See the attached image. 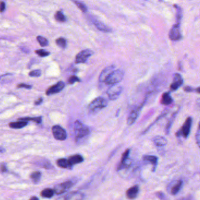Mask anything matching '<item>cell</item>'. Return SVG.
<instances>
[{
  "label": "cell",
  "instance_id": "cell-1",
  "mask_svg": "<svg viewBox=\"0 0 200 200\" xmlns=\"http://www.w3.org/2000/svg\"><path fill=\"white\" fill-rule=\"evenodd\" d=\"M74 133L76 140H80L89 135V128L79 120H76L74 123Z\"/></svg>",
  "mask_w": 200,
  "mask_h": 200
},
{
  "label": "cell",
  "instance_id": "cell-2",
  "mask_svg": "<svg viewBox=\"0 0 200 200\" xmlns=\"http://www.w3.org/2000/svg\"><path fill=\"white\" fill-rule=\"evenodd\" d=\"M124 77V72L123 71L117 69L113 71L107 78L105 83L108 85H114L120 82Z\"/></svg>",
  "mask_w": 200,
  "mask_h": 200
},
{
  "label": "cell",
  "instance_id": "cell-3",
  "mask_svg": "<svg viewBox=\"0 0 200 200\" xmlns=\"http://www.w3.org/2000/svg\"><path fill=\"white\" fill-rule=\"evenodd\" d=\"M192 118L188 117L185 121L181 128L176 133L177 137H183L184 139H187L190 133L191 127L192 125Z\"/></svg>",
  "mask_w": 200,
  "mask_h": 200
},
{
  "label": "cell",
  "instance_id": "cell-4",
  "mask_svg": "<svg viewBox=\"0 0 200 200\" xmlns=\"http://www.w3.org/2000/svg\"><path fill=\"white\" fill-rule=\"evenodd\" d=\"M107 105V101L103 98L99 97L95 99L89 105V109L91 111L102 109Z\"/></svg>",
  "mask_w": 200,
  "mask_h": 200
},
{
  "label": "cell",
  "instance_id": "cell-5",
  "mask_svg": "<svg viewBox=\"0 0 200 200\" xmlns=\"http://www.w3.org/2000/svg\"><path fill=\"white\" fill-rule=\"evenodd\" d=\"M123 91V88L120 86H117L116 85H111L108 90L107 91V95L111 100H115L119 98Z\"/></svg>",
  "mask_w": 200,
  "mask_h": 200
},
{
  "label": "cell",
  "instance_id": "cell-6",
  "mask_svg": "<svg viewBox=\"0 0 200 200\" xmlns=\"http://www.w3.org/2000/svg\"><path fill=\"white\" fill-rule=\"evenodd\" d=\"M52 131L53 137L58 140H65L67 138V134L66 131L60 126L55 125L52 127Z\"/></svg>",
  "mask_w": 200,
  "mask_h": 200
},
{
  "label": "cell",
  "instance_id": "cell-7",
  "mask_svg": "<svg viewBox=\"0 0 200 200\" xmlns=\"http://www.w3.org/2000/svg\"><path fill=\"white\" fill-rule=\"evenodd\" d=\"M74 182L71 180H69L63 183L59 184L54 187V192L58 195L63 194L64 192L69 190L74 185Z\"/></svg>",
  "mask_w": 200,
  "mask_h": 200
},
{
  "label": "cell",
  "instance_id": "cell-8",
  "mask_svg": "<svg viewBox=\"0 0 200 200\" xmlns=\"http://www.w3.org/2000/svg\"><path fill=\"white\" fill-rule=\"evenodd\" d=\"M146 100H146L144 101V102H143L140 106L137 107L136 108H135L134 110H133L131 111V112L130 113L128 118H127V123L128 125H132L133 123H134L136 120H137V119L138 118L139 116V114H140V112L142 109V107H143L144 105H145V103Z\"/></svg>",
  "mask_w": 200,
  "mask_h": 200
},
{
  "label": "cell",
  "instance_id": "cell-9",
  "mask_svg": "<svg viewBox=\"0 0 200 200\" xmlns=\"http://www.w3.org/2000/svg\"><path fill=\"white\" fill-rule=\"evenodd\" d=\"M93 51L90 49H85L79 52L76 56L75 63H85L88 59L93 54Z\"/></svg>",
  "mask_w": 200,
  "mask_h": 200
},
{
  "label": "cell",
  "instance_id": "cell-10",
  "mask_svg": "<svg viewBox=\"0 0 200 200\" xmlns=\"http://www.w3.org/2000/svg\"><path fill=\"white\" fill-rule=\"evenodd\" d=\"M130 152V150L127 149L123 153V154L121 156V161H120V163L119 164L118 167H117L118 170H123L125 168H127V167H130V166L131 165V162H130V160L128 159Z\"/></svg>",
  "mask_w": 200,
  "mask_h": 200
},
{
  "label": "cell",
  "instance_id": "cell-11",
  "mask_svg": "<svg viewBox=\"0 0 200 200\" xmlns=\"http://www.w3.org/2000/svg\"><path fill=\"white\" fill-rule=\"evenodd\" d=\"M169 37L172 41L179 40L181 37L180 29V23H176L171 29L169 32Z\"/></svg>",
  "mask_w": 200,
  "mask_h": 200
},
{
  "label": "cell",
  "instance_id": "cell-12",
  "mask_svg": "<svg viewBox=\"0 0 200 200\" xmlns=\"http://www.w3.org/2000/svg\"><path fill=\"white\" fill-rule=\"evenodd\" d=\"M65 83L63 82L60 81L58 82L56 84L50 87L46 92V95L48 96H50L57 93L60 92L63 89L65 88Z\"/></svg>",
  "mask_w": 200,
  "mask_h": 200
},
{
  "label": "cell",
  "instance_id": "cell-13",
  "mask_svg": "<svg viewBox=\"0 0 200 200\" xmlns=\"http://www.w3.org/2000/svg\"><path fill=\"white\" fill-rule=\"evenodd\" d=\"M183 84V79L181 75L179 74H175L174 76L173 81L170 85V89L172 92L177 91Z\"/></svg>",
  "mask_w": 200,
  "mask_h": 200
},
{
  "label": "cell",
  "instance_id": "cell-14",
  "mask_svg": "<svg viewBox=\"0 0 200 200\" xmlns=\"http://www.w3.org/2000/svg\"><path fill=\"white\" fill-rule=\"evenodd\" d=\"M114 66H110L106 68L103 71L101 72L100 76H99V82H105L107 78L109 76V75L114 71Z\"/></svg>",
  "mask_w": 200,
  "mask_h": 200
},
{
  "label": "cell",
  "instance_id": "cell-15",
  "mask_svg": "<svg viewBox=\"0 0 200 200\" xmlns=\"http://www.w3.org/2000/svg\"><path fill=\"white\" fill-rule=\"evenodd\" d=\"M139 192V186L135 185L127 189V191H126V196L129 199H135L138 196Z\"/></svg>",
  "mask_w": 200,
  "mask_h": 200
},
{
  "label": "cell",
  "instance_id": "cell-16",
  "mask_svg": "<svg viewBox=\"0 0 200 200\" xmlns=\"http://www.w3.org/2000/svg\"><path fill=\"white\" fill-rule=\"evenodd\" d=\"M143 160L150 163L153 166V171L156 170V168L158 164V157L154 156H150V155H145L143 157Z\"/></svg>",
  "mask_w": 200,
  "mask_h": 200
},
{
  "label": "cell",
  "instance_id": "cell-17",
  "mask_svg": "<svg viewBox=\"0 0 200 200\" xmlns=\"http://www.w3.org/2000/svg\"><path fill=\"white\" fill-rule=\"evenodd\" d=\"M84 194L79 191L71 192L65 196V199H82L84 198Z\"/></svg>",
  "mask_w": 200,
  "mask_h": 200
},
{
  "label": "cell",
  "instance_id": "cell-18",
  "mask_svg": "<svg viewBox=\"0 0 200 200\" xmlns=\"http://www.w3.org/2000/svg\"><path fill=\"white\" fill-rule=\"evenodd\" d=\"M173 102V99L170 95V92H165L162 95L161 103L165 106H168L171 104Z\"/></svg>",
  "mask_w": 200,
  "mask_h": 200
},
{
  "label": "cell",
  "instance_id": "cell-19",
  "mask_svg": "<svg viewBox=\"0 0 200 200\" xmlns=\"http://www.w3.org/2000/svg\"><path fill=\"white\" fill-rule=\"evenodd\" d=\"M68 160L70 164L72 166L75 164L81 163L82 162L84 161V158L80 154H75V155L69 157V158Z\"/></svg>",
  "mask_w": 200,
  "mask_h": 200
},
{
  "label": "cell",
  "instance_id": "cell-20",
  "mask_svg": "<svg viewBox=\"0 0 200 200\" xmlns=\"http://www.w3.org/2000/svg\"><path fill=\"white\" fill-rule=\"evenodd\" d=\"M153 142L156 146L158 147H163L167 145V141L166 139L161 136H156L153 139Z\"/></svg>",
  "mask_w": 200,
  "mask_h": 200
},
{
  "label": "cell",
  "instance_id": "cell-21",
  "mask_svg": "<svg viewBox=\"0 0 200 200\" xmlns=\"http://www.w3.org/2000/svg\"><path fill=\"white\" fill-rule=\"evenodd\" d=\"M57 165L61 168H68V169H72V166L70 164V163L68 161V159H60L57 160L56 161Z\"/></svg>",
  "mask_w": 200,
  "mask_h": 200
},
{
  "label": "cell",
  "instance_id": "cell-22",
  "mask_svg": "<svg viewBox=\"0 0 200 200\" xmlns=\"http://www.w3.org/2000/svg\"><path fill=\"white\" fill-rule=\"evenodd\" d=\"M93 22L94 25H95V27L99 30H100L101 31H103L105 32H109L111 31V29L109 27L106 26L104 24H103L100 21H99L95 20H93Z\"/></svg>",
  "mask_w": 200,
  "mask_h": 200
},
{
  "label": "cell",
  "instance_id": "cell-23",
  "mask_svg": "<svg viewBox=\"0 0 200 200\" xmlns=\"http://www.w3.org/2000/svg\"><path fill=\"white\" fill-rule=\"evenodd\" d=\"M28 124V121H21L19 120L17 122H11L9 124V126L13 128H21Z\"/></svg>",
  "mask_w": 200,
  "mask_h": 200
},
{
  "label": "cell",
  "instance_id": "cell-24",
  "mask_svg": "<svg viewBox=\"0 0 200 200\" xmlns=\"http://www.w3.org/2000/svg\"><path fill=\"white\" fill-rule=\"evenodd\" d=\"M182 185V181L181 180H178L177 183L171 189V194L173 195H176L181 189Z\"/></svg>",
  "mask_w": 200,
  "mask_h": 200
},
{
  "label": "cell",
  "instance_id": "cell-25",
  "mask_svg": "<svg viewBox=\"0 0 200 200\" xmlns=\"http://www.w3.org/2000/svg\"><path fill=\"white\" fill-rule=\"evenodd\" d=\"M53 189L51 188H46L42 191L41 192V195L44 198H51L53 196L54 194Z\"/></svg>",
  "mask_w": 200,
  "mask_h": 200
},
{
  "label": "cell",
  "instance_id": "cell-26",
  "mask_svg": "<svg viewBox=\"0 0 200 200\" xmlns=\"http://www.w3.org/2000/svg\"><path fill=\"white\" fill-rule=\"evenodd\" d=\"M41 175H42V174L40 171H35V172H33L31 174L30 177L32 179L34 183L37 184L39 182L40 179L41 178Z\"/></svg>",
  "mask_w": 200,
  "mask_h": 200
},
{
  "label": "cell",
  "instance_id": "cell-27",
  "mask_svg": "<svg viewBox=\"0 0 200 200\" xmlns=\"http://www.w3.org/2000/svg\"><path fill=\"white\" fill-rule=\"evenodd\" d=\"M18 120H21V121H33L35 122L36 123L39 124L42 122V117H23V118H20L18 119Z\"/></svg>",
  "mask_w": 200,
  "mask_h": 200
},
{
  "label": "cell",
  "instance_id": "cell-28",
  "mask_svg": "<svg viewBox=\"0 0 200 200\" xmlns=\"http://www.w3.org/2000/svg\"><path fill=\"white\" fill-rule=\"evenodd\" d=\"M55 18L59 22H65L66 20V17L62 13V11H57L55 15Z\"/></svg>",
  "mask_w": 200,
  "mask_h": 200
},
{
  "label": "cell",
  "instance_id": "cell-29",
  "mask_svg": "<svg viewBox=\"0 0 200 200\" xmlns=\"http://www.w3.org/2000/svg\"><path fill=\"white\" fill-rule=\"evenodd\" d=\"M56 44L58 46L65 48L66 46V40L64 38L60 37L56 40Z\"/></svg>",
  "mask_w": 200,
  "mask_h": 200
},
{
  "label": "cell",
  "instance_id": "cell-30",
  "mask_svg": "<svg viewBox=\"0 0 200 200\" xmlns=\"http://www.w3.org/2000/svg\"><path fill=\"white\" fill-rule=\"evenodd\" d=\"M36 39L39 43V45L42 47L46 46L48 45V41L45 38L42 36H38L36 37Z\"/></svg>",
  "mask_w": 200,
  "mask_h": 200
},
{
  "label": "cell",
  "instance_id": "cell-31",
  "mask_svg": "<svg viewBox=\"0 0 200 200\" xmlns=\"http://www.w3.org/2000/svg\"><path fill=\"white\" fill-rule=\"evenodd\" d=\"M73 2H74V3L76 5V6L84 13H86L87 11V7L86 6L83 4L81 2H79L78 1H76V0H72Z\"/></svg>",
  "mask_w": 200,
  "mask_h": 200
},
{
  "label": "cell",
  "instance_id": "cell-32",
  "mask_svg": "<svg viewBox=\"0 0 200 200\" xmlns=\"http://www.w3.org/2000/svg\"><path fill=\"white\" fill-rule=\"evenodd\" d=\"M174 7L176 8L177 10V14H176V20H177V23H180V21L182 18V11L180 7L178 6L175 5Z\"/></svg>",
  "mask_w": 200,
  "mask_h": 200
},
{
  "label": "cell",
  "instance_id": "cell-33",
  "mask_svg": "<svg viewBox=\"0 0 200 200\" xmlns=\"http://www.w3.org/2000/svg\"><path fill=\"white\" fill-rule=\"evenodd\" d=\"M35 53L38 55L39 56L41 57H45V56H48L50 53L49 52H48V51H46L44 49H39V50H36L35 51Z\"/></svg>",
  "mask_w": 200,
  "mask_h": 200
},
{
  "label": "cell",
  "instance_id": "cell-34",
  "mask_svg": "<svg viewBox=\"0 0 200 200\" xmlns=\"http://www.w3.org/2000/svg\"><path fill=\"white\" fill-rule=\"evenodd\" d=\"M29 75L31 77H39L41 75V71L40 70H34L30 72Z\"/></svg>",
  "mask_w": 200,
  "mask_h": 200
},
{
  "label": "cell",
  "instance_id": "cell-35",
  "mask_svg": "<svg viewBox=\"0 0 200 200\" xmlns=\"http://www.w3.org/2000/svg\"><path fill=\"white\" fill-rule=\"evenodd\" d=\"M80 81H81V80L77 76H72L68 79V83L69 84H74L75 82H80Z\"/></svg>",
  "mask_w": 200,
  "mask_h": 200
},
{
  "label": "cell",
  "instance_id": "cell-36",
  "mask_svg": "<svg viewBox=\"0 0 200 200\" xmlns=\"http://www.w3.org/2000/svg\"><path fill=\"white\" fill-rule=\"evenodd\" d=\"M200 129H199V125H198V130L196 133V135H195V138H196V143L198 146V147H199V136H200V133H199Z\"/></svg>",
  "mask_w": 200,
  "mask_h": 200
},
{
  "label": "cell",
  "instance_id": "cell-37",
  "mask_svg": "<svg viewBox=\"0 0 200 200\" xmlns=\"http://www.w3.org/2000/svg\"><path fill=\"white\" fill-rule=\"evenodd\" d=\"M17 88H25V89H31L32 88V86L29 85H27V84H19L17 86Z\"/></svg>",
  "mask_w": 200,
  "mask_h": 200
},
{
  "label": "cell",
  "instance_id": "cell-38",
  "mask_svg": "<svg viewBox=\"0 0 200 200\" xmlns=\"http://www.w3.org/2000/svg\"><path fill=\"white\" fill-rule=\"evenodd\" d=\"M6 9V4L3 1L0 2V12H3Z\"/></svg>",
  "mask_w": 200,
  "mask_h": 200
},
{
  "label": "cell",
  "instance_id": "cell-39",
  "mask_svg": "<svg viewBox=\"0 0 200 200\" xmlns=\"http://www.w3.org/2000/svg\"><path fill=\"white\" fill-rule=\"evenodd\" d=\"M184 91L185 92H193V91H195L196 89H192V87H190V86H185L184 88Z\"/></svg>",
  "mask_w": 200,
  "mask_h": 200
},
{
  "label": "cell",
  "instance_id": "cell-40",
  "mask_svg": "<svg viewBox=\"0 0 200 200\" xmlns=\"http://www.w3.org/2000/svg\"><path fill=\"white\" fill-rule=\"evenodd\" d=\"M0 170H1L3 173H5L7 171V167L5 164H2L1 165V167H0Z\"/></svg>",
  "mask_w": 200,
  "mask_h": 200
},
{
  "label": "cell",
  "instance_id": "cell-41",
  "mask_svg": "<svg viewBox=\"0 0 200 200\" xmlns=\"http://www.w3.org/2000/svg\"><path fill=\"white\" fill-rule=\"evenodd\" d=\"M156 194H157V196L159 198H160V199H164V194L163 192H158L156 193Z\"/></svg>",
  "mask_w": 200,
  "mask_h": 200
},
{
  "label": "cell",
  "instance_id": "cell-42",
  "mask_svg": "<svg viewBox=\"0 0 200 200\" xmlns=\"http://www.w3.org/2000/svg\"><path fill=\"white\" fill-rule=\"evenodd\" d=\"M42 102H43V99L42 98H40L37 100H36L35 102V105H41L42 103Z\"/></svg>",
  "mask_w": 200,
  "mask_h": 200
},
{
  "label": "cell",
  "instance_id": "cell-43",
  "mask_svg": "<svg viewBox=\"0 0 200 200\" xmlns=\"http://www.w3.org/2000/svg\"><path fill=\"white\" fill-rule=\"evenodd\" d=\"M5 151H6V150L4 148L0 147V152H1V153H4Z\"/></svg>",
  "mask_w": 200,
  "mask_h": 200
},
{
  "label": "cell",
  "instance_id": "cell-44",
  "mask_svg": "<svg viewBox=\"0 0 200 200\" xmlns=\"http://www.w3.org/2000/svg\"><path fill=\"white\" fill-rule=\"evenodd\" d=\"M31 199H36V200H38V198H37V197H36V196H33V197L31 198Z\"/></svg>",
  "mask_w": 200,
  "mask_h": 200
},
{
  "label": "cell",
  "instance_id": "cell-45",
  "mask_svg": "<svg viewBox=\"0 0 200 200\" xmlns=\"http://www.w3.org/2000/svg\"><path fill=\"white\" fill-rule=\"evenodd\" d=\"M119 112H120V110H118V111H117V113H116V116H118Z\"/></svg>",
  "mask_w": 200,
  "mask_h": 200
}]
</instances>
